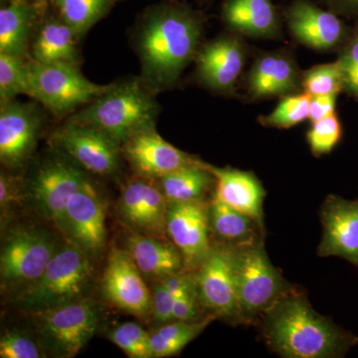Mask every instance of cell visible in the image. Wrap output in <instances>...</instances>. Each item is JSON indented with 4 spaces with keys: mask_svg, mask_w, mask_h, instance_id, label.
Wrapping results in <instances>:
<instances>
[{
    "mask_svg": "<svg viewBox=\"0 0 358 358\" xmlns=\"http://www.w3.org/2000/svg\"><path fill=\"white\" fill-rule=\"evenodd\" d=\"M264 336L285 358L345 357L358 336L315 312L307 298L287 293L265 313Z\"/></svg>",
    "mask_w": 358,
    "mask_h": 358,
    "instance_id": "6da1fadb",
    "label": "cell"
},
{
    "mask_svg": "<svg viewBox=\"0 0 358 358\" xmlns=\"http://www.w3.org/2000/svg\"><path fill=\"white\" fill-rule=\"evenodd\" d=\"M200 32L196 18L182 9H162L148 17L138 38L145 85L154 90L171 86L194 55Z\"/></svg>",
    "mask_w": 358,
    "mask_h": 358,
    "instance_id": "7a4b0ae2",
    "label": "cell"
},
{
    "mask_svg": "<svg viewBox=\"0 0 358 358\" xmlns=\"http://www.w3.org/2000/svg\"><path fill=\"white\" fill-rule=\"evenodd\" d=\"M157 102L138 81L114 84L71 121L93 127L124 143L134 134L155 129Z\"/></svg>",
    "mask_w": 358,
    "mask_h": 358,
    "instance_id": "3957f363",
    "label": "cell"
},
{
    "mask_svg": "<svg viewBox=\"0 0 358 358\" xmlns=\"http://www.w3.org/2000/svg\"><path fill=\"white\" fill-rule=\"evenodd\" d=\"M89 255L77 245L58 250L38 280L17 296L20 308L33 313L81 300L91 279Z\"/></svg>",
    "mask_w": 358,
    "mask_h": 358,
    "instance_id": "277c9868",
    "label": "cell"
},
{
    "mask_svg": "<svg viewBox=\"0 0 358 358\" xmlns=\"http://www.w3.org/2000/svg\"><path fill=\"white\" fill-rule=\"evenodd\" d=\"M235 280L241 322H252L282 298L286 282L271 263L262 240L235 247Z\"/></svg>",
    "mask_w": 358,
    "mask_h": 358,
    "instance_id": "5b68a950",
    "label": "cell"
},
{
    "mask_svg": "<svg viewBox=\"0 0 358 358\" xmlns=\"http://www.w3.org/2000/svg\"><path fill=\"white\" fill-rule=\"evenodd\" d=\"M28 96L38 101L55 114L76 109L78 106L95 101L113 85L92 83L77 69L65 63H41L34 60L28 64Z\"/></svg>",
    "mask_w": 358,
    "mask_h": 358,
    "instance_id": "8992f818",
    "label": "cell"
},
{
    "mask_svg": "<svg viewBox=\"0 0 358 358\" xmlns=\"http://www.w3.org/2000/svg\"><path fill=\"white\" fill-rule=\"evenodd\" d=\"M34 315L45 343L61 357H76L98 326L96 308L82 299Z\"/></svg>",
    "mask_w": 358,
    "mask_h": 358,
    "instance_id": "52a82bcc",
    "label": "cell"
},
{
    "mask_svg": "<svg viewBox=\"0 0 358 358\" xmlns=\"http://www.w3.org/2000/svg\"><path fill=\"white\" fill-rule=\"evenodd\" d=\"M53 240L37 229H20L11 233L2 245L0 275L6 286L24 288L38 280L57 253Z\"/></svg>",
    "mask_w": 358,
    "mask_h": 358,
    "instance_id": "ba28073f",
    "label": "cell"
},
{
    "mask_svg": "<svg viewBox=\"0 0 358 358\" xmlns=\"http://www.w3.org/2000/svg\"><path fill=\"white\" fill-rule=\"evenodd\" d=\"M235 247H212L194 278L199 300L215 317L240 320L234 268Z\"/></svg>",
    "mask_w": 358,
    "mask_h": 358,
    "instance_id": "9c48e42d",
    "label": "cell"
},
{
    "mask_svg": "<svg viewBox=\"0 0 358 358\" xmlns=\"http://www.w3.org/2000/svg\"><path fill=\"white\" fill-rule=\"evenodd\" d=\"M54 143L87 171L110 174L119 166L120 143L100 129L70 121L54 134Z\"/></svg>",
    "mask_w": 358,
    "mask_h": 358,
    "instance_id": "30bf717a",
    "label": "cell"
},
{
    "mask_svg": "<svg viewBox=\"0 0 358 358\" xmlns=\"http://www.w3.org/2000/svg\"><path fill=\"white\" fill-rule=\"evenodd\" d=\"M209 206L203 200L169 204L166 232L182 255L185 267L197 268L210 254Z\"/></svg>",
    "mask_w": 358,
    "mask_h": 358,
    "instance_id": "8fae6325",
    "label": "cell"
},
{
    "mask_svg": "<svg viewBox=\"0 0 358 358\" xmlns=\"http://www.w3.org/2000/svg\"><path fill=\"white\" fill-rule=\"evenodd\" d=\"M88 179L78 167L64 162H50L37 171L31 182V194L40 211L67 236L66 206L73 193Z\"/></svg>",
    "mask_w": 358,
    "mask_h": 358,
    "instance_id": "7c38bea8",
    "label": "cell"
},
{
    "mask_svg": "<svg viewBox=\"0 0 358 358\" xmlns=\"http://www.w3.org/2000/svg\"><path fill=\"white\" fill-rule=\"evenodd\" d=\"M129 251L110 250L103 275L106 298L124 312L136 317H147L152 308V298Z\"/></svg>",
    "mask_w": 358,
    "mask_h": 358,
    "instance_id": "4fadbf2b",
    "label": "cell"
},
{
    "mask_svg": "<svg viewBox=\"0 0 358 358\" xmlns=\"http://www.w3.org/2000/svg\"><path fill=\"white\" fill-rule=\"evenodd\" d=\"M320 219L322 238L317 255L345 259L358 270V200L329 195Z\"/></svg>",
    "mask_w": 358,
    "mask_h": 358,
    "instance_id": "5bb4252c",
    "label": "cell"
},
{
    "mask_svg": "<svg viewBox=\"0 0 358 358\" xmlns=\"http://www.w3.org/2000/svg\"><path fill=\"white\" fill-rule=\"evenodd\" d=\"M66 222L72 243L89 256L102 251L106 244L105 207L89 180L68 200Z\"/></svg>",
    "mask_w": 358,
    "mask_h": 358,
    "instance_id": "9a60e30c",
    "label": "cell"
},
{
    "mask_svg": "<svg viewBox=\"0 0 358 358\" xmlns=\"http://www.w3.org/2000/svg\"><path fill=\"white\" fill-rule=\"evenodd\" d=\"M34 107L9 101L0 110V160L7 167H20L31 155L40 131Z\"/></svg>",
    "mask_w": 358,
    "mask_h": 358,
    "instance_id": "2e32d148",
    "label": "cell"
},
{
    "mask_svg": "<svg viewBox=\"0 0 358 358\" xmlns=\"http://www.w3.org/2000/svg\"><path fill=\"white\" fill-rule=\"evenodd\" d=\"M169 202L162 188L145 179L124 186L119 202L122 219L140 232L162 237L166 232Z\"/></svg>",
    "mask_w": 358,
    "mask_h": 358,
    "instance_id": "e0dca14e",
    "label": "cell"
},
{
    "mask_svg": "<svg viewBox=\"0 0 358 358\" xmlns=\"http://www.w3.org/2000/svg\"><path fill=\"white\" fill-rule=\"evenodd\" d=\"M124 152L141 176L160 178L197 162L164 141L155 129L134 134L124 143Z\"/></svg>",
    "mask_w": 358,
    "mask_h": 358,
    "instance_id": "ac0fdd59",
    "label": "cell"
},
{
    "mask_svg": "<svg viewBox=\"0 0 358 358\" xmlns=\"http://www.w3.org/2000/svg\"><path fill=\"white\" fill-rule=\"evenodd\" d=\"M292 33L301 43L317 50H329L348 39L343 21L305 0H298L287 11Z\"/></svg>",
    "mask_w": 358,
    "mask_h": 358,
    "instance_id": "d6986e66",
    "label": "cell"
},
{
    "mask_svg": "<svg viewBox=\"0 0 358 358\" xmlns=\"http://www.w3.org/2000/svg\"><path fill=\"white\" fill-rule=\"evenodd\" d=\"M215 178L214 199L253 219L264 229L263 202L266 192L259 179L252 173L239 169H221L205 164Z\"/></svg>",
    "mask_w": 358,
    "mask_h": 358,
    "instance_id": "ffe728a7",
    "label": "cell"
},
{
    "mask_svg": "<svg viewBox=\"0 0 358 358\" xmlns=\"http://www.w3.org/2000/svg\"><path fill=\"white\" fill-rule=\"evenodd\" d=\"M245 64L243 46L234 38H222L205 46L197 56L202 80L217 90H229L236 83Z\"/></svg>",
    "mask_w": 358,
    "mask_h": 358,
    "instance_id": "44dd1931",
    "label": "cell"
},
{
    "mask_svg": "<svg viewBox=\"0 0 358 358\" xmlns=\"http://www.w3.org/2000/svg\"><path fill=\"white\" fill-rule=\"evenodd\" d=\"M129 253L141 274L152 279L162 280L178 274L185 267L178 247L160 238L136 234L129 237Z\"/></svg>",
    "mask_w": 358,
    "mask_h": 358,
    "instance_id": "7402d4cb",
    "label": "cell"
},
{
    "mask_svg": "<svg viewBox=\"0 0 358 358\" xmlns=\"http://www.w3.org/2000/svg\"><path fill=\"white\" fill-rule=\"evenodd\" d=\"M299 73L291 59L281 54L259 58L249 74V93L254 98H267L294 93L299 87Z\"/></svg>",
    "mask_w": 358,
    "mask_h": 358,
    "instance_id": "603a6c76",
    "label": "cell"
},
{
    "mask_svg": "<svg viewBox=\"0 0 358 358\" xmlns=\"http://www.w3.org/2000/svg\"><path fill=\"white\" fill-rule=\"evenodd\" d=\"M223 15L230 27L250 36H271L279 28L272 0H227Z\"/></svg>",
    "mask_w": 358,
    "mask_h": 358,
    "instance_id": "cb8c5ba5",
    "label": "cell"
},
{
    "mask_svg": "<svg viewBox=\"0 0 358 358\" xmlns=\"http://www.w3.org/2000/svg\"><path fill=\"white\" fill-rule=\"evenodd\" d=\"M213 183L215 178L199 160L159 178V187L169 204L203 200Z\"/></svg>",
    "mask_w": 358,
    "mask_h": 358,
    "instance_id": "d4e9b609",
    "label": "cell"
},
{
    "mask_svg": "<svg viewBox=\"0 0 358 358\" xmlns=\"http://www.w3.org/2000/svg\"><path fill=\"white\" fill-rule=\"evenodd\" d=\"M76 33L64 21H51L40 29L33 44L34 60L77 66Z\"/></svg>",
    "mask_w": 358,
    "mask_h": 358,
    "instance_id": "484cf974",
    "label": "cell"
},
{
    "mask_svg": "<svg viewBox=\"0 0 358 358\" xmlns=\"http://www.w3.org/2000/svg\"><path fill=\"white\" fill-rule=\"evenodd\" d=\"M209 222L216 236L227 242L229 246H244L260 239L257 229L261 228L253 219L216 199L212 200L209 206Z\"/></svg>",
    "mask_w": 358,
    "mask_h": 358,
    "instance_id": "4316f807",
    "label": "cell"
},
{
    "mask_svg": "<svg viewBox=\"0 0 358 358\" xmlns=\"http://www.w3.org/2000/svg\"><path fill=\"white\" fill-rule=\"evenodd\" d=\"M32 27L29 7L13 2L0 10V54L22 58Z\"/></svg>",
    "mask_w": 358,
    "mask_h": 358,
    "instance_id": "83f0119b",
    "label": "cell"
},
{
    "mask_svg": "<svg viewBox=\"0 0 358 358\" xmlns=\"http://www.w3.org/2000/svg\"><path fill=\"white\" fill-rule=\"evenodd\" d=\"M215 319L213 315H209L201 320H178L159 327L155 333L150 334L152 357H169L178 355Z\"/></svg>",
    "mask_w": 358,
    "mask_h": 358,
    "instance_id": "f1b7e54d",
    "label": "cell"
},
{
    "mask_svg": "<svg viewBox=\"0 0 358 358\" xmlns=\"http://www.w3.org/2000/svg\"><path fill=\"white\" fill-rule=\"evenodd\" d=\"M62 20L77 36L101 20L107 10V0H55Z\"/></svg>",
    "mask_w": 358,
    "mask_h": 358,
    "instance_id": "f546056e",
    "label": "cell"
},
{
    "mask_svg": "<svg viewBox=\"0 0 358 358\" xmlns=\"http://www.w3.org/2000/svg\"><path fill=\"white\" fill-rule=\"evenodd\" d=\"M29 73L22 58L0 54V100L13 101L16 96L28 95Z\"/></svg>",
    "mask_w": 358,
    "mask_h": 358,
    "instance_id": "4dcf8cb0",
    "label": "cell"
},
{
    "mask_svg": "<svg viewBox=\"0 0 358 358\" xmlns=\"http://www.w3.org/2000/svg\"><path fill=\"white\" fill-rule=\"evenodd\" d=\"M312 96L308 93L282 99L270 115L260 117L261 124L270 128L289 129L308 119Z\"/></svg>",
    "mask_w": 358,
    "mask_h": 358,
    "instance_id": "1f68e13d",
    "label": "cell"
},
{
    "mask_svg": "<svg viewBox=\"0 0 358 358\" xmlns=\"http://www.w3.org/2000/svg\"><path fill=\"white\" fill-rule=\"evenodd\" d=\"M303 87L310 96L338 95L343 91V80L338 62L315 66L305 72Z\"/></svg>",
    "mask_w": 358,
    "mask_h": 358,
    "instance_id": "d6a6232c",
    "label": "cell"
},
{
    "mask_svg": "<svg viewBox=\"0 0 358 358\" xmlns=\"http://www.w3.org/2000/svg\"><path fill=\"white\" fill-rule=\"evenodd\" d=\"M109 339L129 357H154L150 348V334L136 322H126L115 327L110 331Z\"/></svg>",
    "mask_w": 358,
    "mask_h": 358,
    "instance_id": "836d02e7",
    "label": "cell"
},
{
    "mask_svg": "<svg viewBox=\"0 0 358 358\" xmlns=\"http://www.w3.org/2000/svg\"><path fill=\"white\" fill-rule=\"evenodd\" d=\"M341 122L336 113L326 117L313 122L312 128L308 131L307 140L315 157L327 155L338 145L341 138Z\"/></svg>",
    "mask_w": 358,
    "mask_h": 358,
    "instance_id": "e575fe53",
    "label": "cell"
},
{
    "mask_svg": "<svg viewBox=\"0 0 358 358\" xmlns=\"http://www.w3.org/2000/svg\"><path fill=\"white\" fill-rule=\"evenodd\" d=\"M336 62L343 75V91L358 100V28L346 40Z\"/></svg>",
    "mask_w": 358,
    "mask_h": 358,
    "instance_id": "d590c367",
    "label": "cell"
},
{
    "mask_svg": "<svg viewBox=\"0 0 358 358\" xmlns=\"http://www.w3.org/2000/svg\"><path fill=\"white\" fill-rule=\"evenodd\" d=\"M39 346L28 336L18 333H7L0 339L1 358H39Z\"/></svg>",
    "mask_w": 358,
    "mask_h": 358,
    "instance_id": "8d00e7d4",
    "label": "cell"
},
{
    "mask_svg": "<svg viewBox=\"0 0 358 358\" xmlns=\"http://www.w3.org/2000/svg\"><path fill=\"white\" fill-rule=\"evenodd\" d=\"M196 288L194 278L190 280L187 286L176 296L173 307V320L181 322H194L199 315L197 308Z\"/></svg>",
    "mask_w": 358,
    "mask_h": 358,
    "instance_id": "74e56055",
    "label": "cell"
},
{
    "mask_svg": "<svg viewBox=\"0 0 358 358\" xmlns=\"http://www.w3.org/2000/svg\"><path fill=\"white\" fill-rule=\"evenodd\" d=\"M176 296L159 280L152 294V310L155 319L159 322H167L173 320V307Z\"/></svg>",
    "mask_w": 358,
    "mask_h": 358,
    "instance_id": "f35d334b",
    "label": "cell"
},
{
    "mask_svg": "<svg viewBox=\"0 0 358 358\" xmlns=\"http://www.w3.org/2000/svg\"><path fill=\"white\" fill-rule=\"evenodd\" d=\"M20 190L13 178L1 173L0 176V206L2 214L15 204H20Z\"/></svg>",
    "mask_w": 358,
    "mask_h": 358,
    "instance_id": "ab89813d",
    "label": "cell"
},
{
    "mask_svg": "<svg viewBox=\"0 0 358 358\" xmlns=\"http://www.w3.org/2000/svg\"><path fill=\"white\" fill-rule=\"evenodd\" d=\"M338 95L313 96L310 98L308 119L315 122L334 114Z\"/></svg>",
    "mask_w": 358,
    "mask_h": 358,
    "instance_id": "60d3db41",
    "label": "cell"
},
{
    "mask_svg": "<svg viewBox=\"0 0 358 358\" xmlns=\"http://www.w3.org/2000/svg\"><path fill=\"white\" fill-rule=\"evenodd\" d=\"M329 1L339 13L358 16V0H329Z\"/></svg>",
    "mask_w": 358,
    "mask_h": 358,
    "instance_id": "b9f144b4",
    "label": "cell"
}]
</instances>
